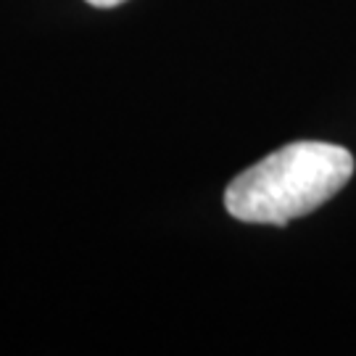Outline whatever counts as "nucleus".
<instances>
[{"mask_svg":"<svg viewBox=\"0 0 356 356\" xmlns=\"http://www.w3.org/2000/svg\"><path fill=\"white\" fill-rule=\"evenodd\" d=\"M354 156L343 145L298 140L241 172L225 191L229 216L248 225H288L346 188Z\"/></svg>","mask_w":356,"mask_h":356,"instance_id":"nucleus-1","label":"nucleus"},{"mask_svg":"<svg viewBox=\"0 0 356 356\" xmlns=\"http://www.w3.org/2000/svg\"><path fill=\"white\" fill-rule=\"evenodd\" d=\"M90 6H95V8H114L119 3H124V0H88Z\"/></svg>","mask_w":356,"mask_h":356,"instance_id":"nucleus-2","label":"nucleus"}]
</instances>
